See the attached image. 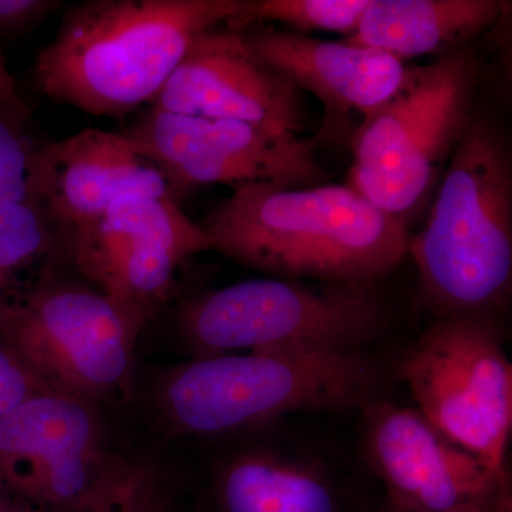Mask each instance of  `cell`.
<instances>
[{
  "instance_id": "obj_4",
  "label": "cell",
  "mask_w": 512,
  "mask_h": 512,
  "mask_svg": "<svg viewBox=\"0 0 512 512\" xmlns=\"http://www.w3.org/2000/svg\"><path fill=\"white\" fill-rule=\"evenodd\" d=\"M439 316L500 313L512 285V161L500 127L474 114L409 252Z\"/></svg>"
},
{
  "instance_id": "obj_14",
  "label": "cell",
  "mask_w": 512,
  "mask_h": 512,
  "mask_svg": "<svg viewBox=\"0 0 512 512\" xmlns=\"http://www.w3.org/2000/svg\"><path fill=\"white\" fill-rule=\"evenodd\" d=\"M33 204L67 235L128 198H173V184L123 133L84 128L39 144L33 163Z\"/></svg>"
},
{
  "instance_id": "obj_23",
  "label": "cell",
  "mask_w": 512,
  "mask_h": 512,
  "mask_svg": "<svg viewBox=\"0 0 512 512\" xmlns=\"http://www.w3.org/2000/svg\"><path fill=\"white\" fill-rule=\"evenodd\" d=\"M62 6L59 0H0V36L18 35Z\"/></svg>"
},
{
  "instance_id": "obj_10",
  "label": "cell",
  "mask_w": 512,
  "mask_h": 512,
  "mask_svg": "<svg viewBox=\"0 0 512 512\" xmlns=\"http://www.w3.org/2000/svg\"><path fill=\"white\" fill-rule=\"evenodd\" d=\"M111 456L99 406L39 392L0 417V487L33 512H59L99 490Z\"/></svg>"
},
{
  "instance_id": "obj_5",
  "label": "cell",
  "mask_w": 512,
  "mask_h": 512,
  "mask_svg": "<svg viewBox=\"0 0 512 512\" xmlns=\"http://www.w3.org/2000/svg\"><path fill=\"white\" fill-rule=\"evenodd\" d=\"M478 64L467 47L407 66L399 89L352 137L349 187L406 222L436 190L474 117Z\"/></svg>"
},
{
  "instance_id": "obj_7",
  "label": "cell",
  "mask_w": 512,
  "mask_h": 512,
  "mask_svg": "<svg viewBox=\"0 0 512 512\" xmlns=\"http://www.w3.org/2000/svg\"><path fill=\"white\" fill-rule=\"evenodd\" d=\"M178 329L194 357L265 349L362 350L386 330L375 285L249 279L188 299Z\"/></svg>"
},
{
  "instance_id": "obj_26",
  "label": "cell",
  "mask_w": 512,
  "mask_h": 512,
  "mask_svg": "<svg viewBox=\"0 0 512 512\" xmlns=\"http://www.w3.org/2000/svg\"><path fill=\"white\" fill-rule=\"evenodd\" d=\"M376 512H421V511H410V510H402V508L393 507V505H389L387 503L382 504V507L379 508Z\"/></svg>"
},
{
  "instance_id": "obj_6",
  "label": "cell",
  "mask_w": 512,
  "mask_h": 512,
  "mask_svg": "<svg viewBox=\"0 0 512 512\" xmlns=\"http://www.w3.org/2000/svg\"><path fill=\"white\" fill-rule=\"evenodd\" d=\"M147 323L97 289L42 274L0 301V346L46 392L99 406L130 394Z\"/></svg>"
},
{
  "instance_id": "obj_16",
  "label": "cell",
  "mask_w": 512,
  "mask_h": 512,
  "mask_svg": "<svg viewBox=\"0 0 512 512\" xmlns=\"http://www.w3.org/2000/svg\"><path fill=\"white\" fill-rule=\"evenodd\" d=\"M211 512H369L319 457L262 444L217 468Z\"/></svg>"
},
{
  "instance_id": "obj_12",
  "label": "cell",
  "mask_w": 512,
  "mask_h": 512,
  "mask_svg": "<svg viewBox=\"0 0 512 512\" xmlns=\"http://www.w3.org/2000/svg\"><path fill=\"white\" fill-rule=\"evenodd\" d=\"M67 238L80 274L148 320L170 295L178 266L211 251L200 222L190 220L173 198L117 202Z\"/></svg>"
},
{
  "instance_id": "obj_19",
  "label": "cell",
  "mask_w": 512,
  "mask_h": 512,
  "mask_svg": "<svg viewBox=\"0 0 512 512\" xmlns=\"http://www.w3.org/2000/svg\"><path fill=\"white\" fill-rule=\"evenodd\" d=\"M49 220L35 204L0 207V301L25 288L22 275L49 256Z\"/></svg>"
},
{
  "instance_id": "obj_21",
  "label": "cell",
  "mask_w": 512,
  "mask_h": 512,
  "mask_svg": "<svg viewBox=\"0 0 512 512\" xmlns=\"http://www.w3.org/2000/svg\"><path fill=\"white\" fill-rule=\"evenodd\" d=\"M156 474L141 464L121 463L99 490L59 512H165Z\"/></svg>"
},
{
  "instance_id": "obj_13",
  "label": "cell",
  "mask_w": 512,
  "mask_h": 512,
  "mask_svg": "<svg viewBox=\"0 0 512 512\" xmlns=\"http://www.w3.org/2000/svg\"><path fill=\"white\" fill-rule=\"evenodd\" d=\"M151 106L241 121L289 136H299L305 128L301 90L256 55L244 32L225 25L192 43Z\"/></svg>"
},
{
  "instance_id": "obj_18",
  "label": "cell",
  "mask_w": 512,
  "mask_h": 512,
  "mask_svg": "<svg viewBox=\"0 0 512 512\" xmlns=\"http://www.w3.org/2000/svg\"><path fill=\"white\" fill-rule=\"evenodd\" d=\"M370 0H244L237 18L228 28L247 30L265 22H276L306 35L309 32H333L355 35Z\"/></svg>"
},
{
  "instance_id": "obj_25",
  "label": "cell",
  "mask_w": 512,
  "mask_h": 512,
  "mask_svg": "<svg viewBox=\"0 0 512 512\" xmlns=\"http://www.w3.org/2000/svg\"><path fill=\"white\" fill-rule=\"evenodd\" d=\"M0 512H33L0 487Z\"/></svg>"
},
{
  "instance_id": "obj_8",
  "label": "cell",
  "mask_w": 512,
  "mask_h": 512,
  "mask_svg": "<svg viewBox=\"0 0 512 512\" xmlns=\"http://www.w3.org/2000/svg\"><path fill=\"white\" fill-rule=\"evenodd\" d=\"M417 410L498 474H510L512 365L495 312L439 316L400 363Z\"/></svg>"
},
{
  "instance_id": "obj_15",
  "label": "cell",
  "mask_w": 512,
  "mask_h": 512,
  "mask_svg": "<svg viewBox=\"0 0 512 512\" xmlns=\"http://www.w3.org/2000/svg\"><path fill=\"white\" fill-rule=\"evenodd\" d=\"M244 37L256 55L323 104L325 119L318 141L336 133V127L353 113L363 119L382 106L406 76L402 60L346 40L328 42L264 25L244 30Z\"/></svg>"
},
{
  "instance_id": "obj_1",
  "label": "cell",
  "mask_w": 512,
  "mask_h": 512,
  "mask_svg": "<svg viewBox=\"0 0 512 512\" xmlns=\"http://www.w3.org/2000/svg\"><path fill=\"white\" fill-rule=\"evenodd\" d=\"M212 251L274 278L375 285L409 252L407 222L349 185L237 188L200 222Z\"/></svg>"
},
{
  "instance_id": "obj_17",
  "label": "cell",
  "mask_w": 512,
  "mask_h": 512,
  "mask_svg": "<svg viewBox=\"0 0 512 512\" xmlns=\"http://www.w3.org/2000/svg\"><path fill=\"white\" fill-rule=\"evenodd\" d=\"M501 0H370L352 45L404 60L456 52L500 20Z\"/></svg>"
},
{
  "instance_id": "obj_27",
  "label": "cell",
  "mask_w": 512,
  "mask_h": 512,
  "mask_svg": "<svg viewBox=\"0 0 512 512\" xmlns=\"http://www.w3.org/2000/svg\"><path fill=\"white\" fill-rule=\"evenodd\" d=\"M165 512H167V511H165Z\"/></svg>"
},
{
  "instance_id": "obj_24",
  "label": "cell",
  "mask_w": 512,
  "mask_h": 512,
  "mask_svg": "<svg viewBox=\"0 0 512 512\" xmlns=\"http://www.w3.org/2000/svg\"><path fill=\"white\" fill-rule=\"evenodd\" d=\"M15 94H18L15 77L10 73L5 56L0 50V99H8V97L15 96Z\"/></svg>"
},
{
  "instance_id": "obj_22",
  "label": "cell",
  "mask_w": 512,
  "mask_h": 512,
  "mask_svg": "<svg viewBox=\"0 0 512 512\" xmlns=\"http://www.w3.org/2000/svg\"><path fill=\"white\" fill-rule=\"evenodd\" d=\"M39 392L45 390L0 346V417Z\"/></svg>"
},
{
  "instance_id": "obj_9",
  "label": "cell",
  "mask_w": 512,
  "mask_h": 512,
  "mask_svg": "<svg viewBox=\"0 0 512 512\" xmlns=\"http://www.w3.org/2000/svg\"><path fill=\"white\" fill-rule=\"evenodd\" d=\"M123 134L164 171L175 192L204 184L315 187L330 178L316 160V137L272 133L241 121L151 107Z\"/></svg>"
},
{
  "instance_id": "obj_20",
  "label": "cell",
  "mask_w": 512,
  "mask_h": 512,
  "mask_svg": "<svg viewBox=\"0 0 512 512\" xmlns=\"http://www.w3.org/2000/svg\"><path fill=\"white\" fill-rule=\"evenodd\" d=\"M32 107L20 94L0 99V207L33 204V163L37 146L30 136Z\"/></svg>"
},
{
  "instance_id": "obj_3",
  "label": "cell",
  "mask_w": 512,
  "mask_h": 512,
  "mask_svg": "<svg viewBox=\"0 0 512 512\" xmlns=\"http://www.w3.org/2000/svg\"><path fill=\"white\" fill-rule=\"evenodd\" d=\"M383 372L362 350L265 349L192 357L158 380L156 406L181 436L261 429L301 412L366 409Z\"/></svg>"
},
{
  "instance_id": "obj_2",
  "label": "cell",
  "mask_w": 512,
  "mask_h": 512,
  "mask_svg": "<svg viewBox=\"0 0 512 512\" xmlns=\"http://www.w3.org/2000/svg\"><path fill=\"white\" fill-rule=\"evenodd\" d=\"M244 0H89L67 10L33 73L47 99L92 116L153 104L208 30L237 18Z\"/></svg>"
},
{
  "instance_id": "obj_11",
  "label": "cell",
  "mask_w": 512,
  "mask_h": 512,
  "mask_svg": "<svg viewBox=\"0 0 512 512\" xmlns=\"http://www.w3.org/2000/svg\"><path fill=\"white\" fill-rule=\"evenodd\" d=\"M365 454L384 503L421 512H512L511 474L484 466L416 409L376 400L362 410Z\"/></svg>"
}]
</instances>
